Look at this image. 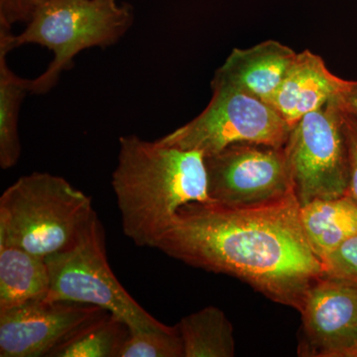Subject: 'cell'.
Here are the masks:
<instances>
[{
	"label": "cell",
	"instance_id": "obj_11",
	"mask_svg": "<svg viewBox=\"0 0 357 357\" xmlns=\"http://www.w3.org/2000/svg\"><path fill=\"white\" fill-rule=\"evenodd\" d=\"M347 81L335 76L321 56L305 50L297 54L276 91L265 100L291 126L340 95Z\"/></svg>",
	"mask_w": 357,
	"mask_h": 357
},
{
	"label": "cell",
	"instance_id": "obj_2",
	"mask_svg": "<svg viewBox=\"0 0 357 357\" xmlns=\"http://www.w3.org/2000/svg\"><path fill=\"white\" fill-rule=\"evenodd\" d=\"M112 185L122 229L137 246L156 248L185 204L211 203L203 154L136 135L119 138Z\"/></svg>",
	"mask_w": 357,
	"mask_h": 357
},
{
	"label": "cell",
	"instance_id": "obj_3",
	"mask_svg": "<svg viewBox=\"0 0 357 357\" xmlns=\"http://www.w3.org/2000/svg\"><path fill=\"white\" fill-rule=\"evenodd\" d=\"M132 22V7L119 0H40L20 35L0 27V45L8 52L26 44L53 52V61L43 74L30 79V93L44 95L74 66L77 54L116 43Z\"/></svg>",
	"mask_w": 357,
	"mask_h": 357
},
{
	"label": "cell",
	"instance_id": "obj_20",
	"mask_svg": "<svg viewBox=\"0 0 357 357\" xmlns=\"http://www.w3.org/2000/svg\"><path fill=\"white\" fill-rule=\"evenodd\" d=\"M40 0H0V27L13 29L17 22L30 20Z\"/></svg>",
	"mask_w": 357,
	"mask_h": 357
},
{
	"label": "cell",
	"instance_id": "obj_8",
	"mask_svg": "<svg viewBox=\"0 0 357 357\" xmlns=\"http://www.w3.org/2000/svg\"><path fill=\"white\" fill-rule=\"evenodd\" d=\"M211 203L256 208L296 196L285 149L241 142L204 157Z\"/></svg>",
	"mask_w": 357,
	"mask_h": 357
},
{
	"label": "cell",
	"instance_id": "obj_1",
	"mask_svg": "<svg viewBox=\"0 0 357 357\" xmlns=\"http://www.w3.org/2000/svg\"><path fill=\"white\" fill-rule=\"evenodd\" d=\"M155 248L190 266L239 279L298 312L325 274L305 236L296 196L256 208L185 204Z\"/></svg>",
	"mask_w": 357,
	"mask_h": 357
},
{
	"label": "cell",
	"instance_id": "obj_21",
	"mask_svg": "<svg viewBox=\"0 0 357 357\" xmlns=\"http://www.w3.org/2000/svg\"><path fill=\"white\" fill-rule=\"evenodd\" d=\"M344 115L345 134H347V145H349V171H351L349 194L357 203V121L344 110Z\"/></svg>",
	"mask_w": 357,
	"mask_h": 357
},
{
	"label": "cell",
	"instance_id": "obj_22",
	"mask_svg": "<svg viewBox=\"0 0 357 357\" xmlns=\"http://www.w3.org/2000/svg\"><path fill=\"white\" fill-rule=\"evenodd\" d=\"M337 98L342 109L357 121V81H347Z\"/></svg>",
	"mask_w": 357,
	"mask_h": 357
},
{
	"label": "cell",
	"instance_id": "obj_14",
	"mask_svg": "<svg viewBox=\"0 0 357 357\" xmlns=\"http://www.w3.org/2000/svg\"><path fill=\"white\" fill-rule=\"evenodd\" d=\"M50 284L45 258L15 246H0V310L45 299Z\"/></svg>",
	"mask_w": 357,
	"mask_h": 357
},
{
	"label": "cell",
	"instance_id": "obj_23",
	"mask_svg": "<svg viewBox=\"0 0 357 357\" xmlns=\"http://www.w3.org/2000/svg\"><path fill=\"white\" fill-rule=\"evenodd\" d=\"M351 357H357V347H356V349H354V354H352Z\"/></svg>",
	"mask_w": 357,
	"mask_h": 357
},
{
	"label": "cell",
	"instance_id": "obj_5",
	"mask_svg": "<svg viewBox=\"0 0 357 357\" xmlns=\"http://www.w3.org/2000/svg\"><path fill=\"white\" fill-rule=\"evenodd\" d=\"M50 272L48 299L102 307L130 333L171 331L133 299L110 269L105 230L96 213L70 248L45 258Z\"/></svg>",
	"mask_w": 357,
	"mask_h": 357
},
{
	"label": "cell",
	"instance_id": "obj_9",
	"mask_svg": "<svg viewBox=\"0 0 357 357\" xmlns=\"http://www.w3.org/2000/svg\"><path fill=\"white\" fill-rule=\"evenodd\" d=\"M105 312L100 307L48 298L0 310V356L48 357Z\"/></svg>",
	"mask_w": 357,
	"mask_h": 357
},
{
	"label": "cell",
	"instance_id": "obj_4",
	"mask_svg": "<svg viewBox=\"0 0 357 357\" xmlns=\"http://www.w3.org/2000/svg\"><path fill=\"white\" fill-rule=\"evenodd\" d=\"M93 213L91 199L64 178L23 176L0 198V246L48 257L70 248Z\"/></svg>",
	"mask_w": 357,
	"mask_h": 357
},
{
	"label": "cell",
	"instance_id": "obj_12",
	"mask_svg": "<svg viewBox=\"0 0 357 357\" xmlns=\"http://www.w3.org/2000/svg\"><path fill=\"white\" fill-rule=\"evenodd\" d=\"M297 54L275 40L248 49H234L211 83L229 86L265 102L279 88Z\"/></svg>",
	"mask_w": 357,
	"mask_h": 357
},
{
	"label": "cell",
	"instance_id": "obj_10",
	"mask_svg": "<svg viewBox=\"0 0 357 357\" xmlns=\"http://www.w3.org/2000/svg\"><path fill=\"white\" fill-rule=\"evenodd\" d=\"M298 356L351 357L357 347V282L324 274L299 312Z\"/></svg>",
	"mask_w": 357,
	"mask_h": 357
},
{
	"label": "cell",
	"instance_id": "obj_13",
	"mask_svg": "<svg viewBox=\"0 0 357 357\" xmlns=\"http://www.w3.org/2000/svg\"><path fill=\"white\" fill-rule=\"evenodd\" d=\"M300 220L307 243L319 259H325L357 234V203L351 195L316 199L300 206Z\"/></svg>",
	"mask_w": 357,
	"mask_h": 357
},
{
	"label": "cell",
	"instance_id": "obj_15",
	"mask_svg": "<svg viewBox=\"0 0 357 357\" xmlns=\"http://www.w3.org/2000/svg\"><path fill=\"white\" fill-rule=\"evenodd\" d=\"M184 357H232L236 356V338L227 314L208 306L185 316L178 321Z\"/></svg>",
	"mask_w": 357,
	"mask_h": 357
},
{
	"label": "cell",
	"instance_id": "obj_6",
	"mask_svg": "<svg viewBox=\"0 0 357 357\" xmlns=\"http://www.w3.org/2000/svg\"><path fill=\"white\" fill-rule=\"evenodd\" d=\"M211 102L201 114L157 141L204 157L241 142L285 147L292 128L273 107L223 84L211 83Z\"/></svg>",
	"mask_w": 357,
	"mask_h": 357
},
{
	"label": "cell",
	"instance_id": "obj_17",
	"mask_svg": "<svg viewBox=\"0 0 357 357\" xmlns=\"http://www.w3.org/2000/svg\"><path fill=\"white\" fill-rule=\"evenodd\" d=\"M129 335L126 324L105 312L56 347L48 357H119Z\"/></svg>",
	"mask_w": 357,
	"mask_h": 357
},
{
	"label": "cell",
	"instance_id": "obj_16",
	"mask_svg": "<svg viewBox=\"0 0 357 357\" xmlns=\"http://www.w3.org/2000/svg\"><path fill=\"white\" fill-rule=\"evenodd\" d=\"M9 52L0 45V166L3 170L17 164L21 155L18 119L25 95L30 93V79L9 69Z\"/></svg>",
	"mask_w": 357,
	"mask_h": 357
},
{
	"label": "cell",
	"instance_id": "obj_7",
	"mask_svg": "<svg viewBox=\"0 0 357 357\" xmlns=\"http://www.w3.org/2000/svg\"><path fill=\"white\" fill-rule=\"evenodd\" d=\"M284 149L300 206L349 192V145L337 96L293 126Z\"/></svg>",
	"mask_w": 357,
	"mask_h": 357
},
{
	"label": "cell",
	"instance_id": "obj_19",
	"mask_svg": "<svg viewBox=\"0 0 357 357\" xmlns=\"http://www.w3.org/2000/svg\"><path fill=\"white\" fill-rule=\"evenodd\" d=\"M323 266L328 276L357 282V234L326 257Z\"/></svg>",
	"mask_w": 357,
	"mask_h": 357
},
{
	"label": "cell",
	"instance_id": "obj_18",
	"mask_svg": "<svg viewBox=\"0 0 357 357\" xmlns=\"http://www.w3.org/2000/svg\"><path fill=\"white\" fill-rule=\"evenodd\" d=\"M119 357H184V347L177 326L171 331L130 333Z\"/></svg>",
	"mask_w": 357,
	"mask_h": 357
}]
</instances>
